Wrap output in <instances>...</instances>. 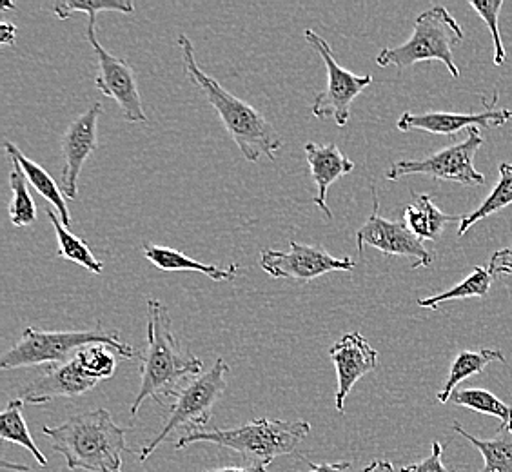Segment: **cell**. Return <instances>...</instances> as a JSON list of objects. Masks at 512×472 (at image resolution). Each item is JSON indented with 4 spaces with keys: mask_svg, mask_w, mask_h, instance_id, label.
<instances>
[{
    "mask_svg": "<svg viewBox=\"0 0 512 472\" xmlns=\"http://www.w3.org/2000/svg\"><path fill=\"white\" fill-rule=\"evenodd\" d=\"M99 380L89 376L75 354L69 362L51 365L46 373L40 374L28 387L22 389L20 398L31 405H44L57 398H77L95 389Z\"/></svg>",
    "mask_w": 512,
    "mask_h": 472,
    "instance_id": "16",
    "label": "cell"
},
{
    "mask_svg": "<svg viewBox=\"0 0 512 472\" xmlns=\"http://www.w3.org/2000/svg\"><path fill=\"white\" fill-rule=\"evenodd\" d=\"M11 175V200H10V220L15 227H30L37 222V206L33 202V197L28 191V180L24 177V171L20 168L19 162L15 158H10Z\"/></svg>",
    "mask_w": 512,
    "mask_h": 472,
    "instance_id": "28",
    "label": "cell"
},
{
    "mask_svg": "<svg viewBox=\"0 0 512 472\" xmlns=\"http://www.w3.org/2000/svg\"><path fill=\"white\" fill-rule=\"evenodd\" d=\"M512 204V164L509 162H502L500 164V178L494 186L493 193L483 200L482 206L478 207L471 215H463V220L460 222V229H458V236H463L471 227L480 222L483 218H489L494 213L502 211L505 207Z\"/></svg>",
    "mask_w": 512,
    "mask_h": 472,
    "instance_id": "25",
    "label": "cell"
},
{
    "mask_svg": "<svg viewBox=\"0 0 512 472\" xmlns=\"http://www.w3.org/2000/svg\"><path fill=\"white\" fill-rule=\"evenodd\" d=\"M451 402L454 405H462L476 413L489 414V416H496L503 427H507L512 433V407L509 404L502 402L496 394L485 389H478V387H469V389H456Z\"/></svg>",
    "mask_w": 512,
    "mask_h": 472,
    "instance_id": "27",
    "label": "cell"
},
{
    "mask_svg": "<svg viewBox=\"0 0 512 472\" xmlns=\"http://www.w3.org/2000/svg\"><path fill=\"white\" fill-rule=\"evenodd\" d=\"M86 39L95 51L97 64H99V73L95 79L97 89L104 97L113 99L119 104L122 115L131 124L148 122L142 99H140L135 71L129 66L128 60L115 57L106 48H102V44L97 39V20H89Z\"/></svg>",
    "mask_w": 512,
    "mask_h": 472,
    "instance_id": "10",
    "label": "cell"
},
{
    "mask_svg": "<svg viewBox=\"0 0 512 472\" xmlns=\"http://www.w3.org/2000/svg\"><path fill=\"white\" fill-rule=\"evenodd\" d=\"M177 44L186 77L202 91L207 102L217 111L242 157L247 162H258L260 157L275 160L276 153L282 149V138L273 124L258 109L231 95L217 79L202 71L195 59L193 42L186 35H178Z\"/></svg>",
    "mask_w": 512,
    "mask_h": 472,
    "instance_id": "1",
    "label": "cell"
},
{
    "mask_svg": "<svg viewBox=\"0 0 512 472\" xmlns=\"http://www.w3.org/2000/svg\"><path fill=\"white\" fill-rule=\"evenodd\" d=\"M373 195V213L365 220L364 226L356 231V249L358 255H364L365 246L375 247L387 256H407L413 258L411 269L431 267L433 255L424 247V242L414 236L404 222H389L380 217V202L375 186Z\"/></svg>",
    "mask_w": 512,
    "mask_h": 472,
    "instance_id": "12",
    "label": "cell"
},
{
    "mask_svg": "<svg viewBox=\"0 0 512 472\" xmlns=\"http://www.w3.org/2000/svg\"><path fill=\"white\" fill-rule=\"evenodd\" d=\"M489 273L498 278V276L512 275V247H505L496 251L491 260H489Z\"/></svg>",
    "mask_w": 512,
    "mask_h": 472,
    "instance_id": "33",
    "label": "cell"
},
{
    "mask_svg": "<svg viewBox=\"0 0 512 472\" xmlns=\"http://www.w3.org/2000/svg\"><path fill=\"white\" fill-rule=\"evenodd\" d=\"M227 373H229V365L224 358H218L209 371L191 378L188 384L180 387L175 393V404L169 409L168 420L164 423V427L151 442L142 447L138 460L146 462L149 456L160 447V443L166 442L178 429H184L186 433L189 429H198L209 423L215 405L226 391Z\"/></svg>",
    "mask_w": 512,
    "mask_h": 472,
    "instance_id": "7",
    "label": "cell"
},
{
    "mask_svg": "<svg viewBox=\"0 0 512 472\" xmlns=\"http://www.w3.org/2000/svg\"><path fill=\"white\" fill-rule=\"evenodd\" d=\"M453 429L465 436L482 454L483 467L478 472H512V433L507 427L500 425L493 440H478L458 422L453 423Z\"/></svg>",
    "mask_w": 512,
    "mask_h": 472,
    "instance_id": "22",
    "label": "cell"
},
{
    "mask_svg": "<svg viewBox=\"0 0 512 472\" xmlns=\"http://www.w3.org/2000/svg\"><path fill=\"white\" fill-rule=\"evenodd\" d=\"M469 6L489 26L494 42V66H502L505 59H507V51L503 48L502 35H500V28H498V15L502 10L503 0H471Z\"/></svg>",
    "mask_w": 512,
    "mask_h": 472,
    "instance_id": "31",
    "label": "cell"
},
{
    "mask_svg": "<svg viewBox=\"0 0 512 472\" xmlns=\"http://www.w3.org/2000/svg\"><path fill=\"white\" fill-rule=\"evenodd\" d=\"M413 204L405 207L404 224L407 229L418 236L422 242L424 240H438L444 233L447 224L462 222L463 215H447L440 207H436L433 198L429 195H420V193H411Z\"/></svg>",
    "mask_w": 512,
    "mask_h": 472,
    "instance_id": "19",
    "label": "cell"
},
{
    "mask_svg": "<svg viewBox=\"0 0 512 472\" xmlns=\"http://www.w3.org/2000/svg\"><path fill=\"white\" fill-rule=\"evenodd\" d=\"M117 351L106 344H93L88 347H82L77 356L82 362V367L88 371L89 376L95 380H109L117 367H119V358Z\"/></svg>",
    "mask_w": 512,
    "mask_h": 472,
    "instance_id": "30",
    "label": "cell"
},
{
    "mask_svg": "<svg viewBox=\"0 0 512 472\" xmlns=\"http://www.w3.org/2000/svg\"><path fill=\"white\" fill-rule=\"evenodd\" d=\"M104 106L102 102H93L82 115L69 124L62 140L60 149L64 157V168L60 177V189L66 200L79 197V178L82 168L95 149L99 148V120Z\"/></svg>",
    "mask_w": 512,
    "mask_h": 472,
    "instance_id": "13",
    "label": "cell"
},
{
    "mask_svg": "<svg viewBox=\"0 0 512 472\" xmlns=\"http://www.w3.org/2000/svg\"><path fill=\"white\" fill-rule=\"evenodd\" d=\"M304 149H306L307 164L311 169V178L316 186L313 204L324 211L325 217L333 218V213L327 206V191L336 180L344 178L355 169V162L345 157L336 144L306 142Z\"/></svg>",
    "mask_w": 512,
    "mask_h": 472,
    "instance_id": "17",
    "label": "cell"
},
{
    "mask_svg": "<svg viewBox=\"0 0 512 472\" xmlns=\"http://www.w3.org/2000/svg\"><path fill=\"white\" fill-rule=\"evenodd\" d=\"M142 255L149 260L153 266L164 271V273H173V271H191V273H202V275L215 280V282H231L235 280L240 271L237 264L229 267L211 266V264H202L198 260H193L189 256L180 253L177 249L171 247L155 246V244H146L142 247Z\"/></svg>",
    "mask_w": 512,
    "mask_h": 472,
    "instance_id": "18",
    "label": "cell"
},
{
    "mask_svg": "<svg viewBox=\"0 0 512 472\" xmlns=\"http://www.w3.org/2000/svg\"><path fill=\"white\" fill-rule=\"evenodd\" d=\"M93 344L109 345L122 358H133L140 354L120 340L119 331H106L102 327L80 331H39L35 327H26L19 342L2 354L0 369L10 371L22 367L66 364L82 347Z\"/></svg>",
    "mask_w": 512,
    "mask_h": 472,
    "instance_id": "5",
    "label": "cell"
},
{
    "mask_svg": "<svg viewBox=\"0 0 512 472\" xmlns=\"http://www.w3.org/2000/svg\"><path fill=\"white\" fill-rule=\"evenodd\" d=\"M493 362H505V354L500 349H482V351H462L451 364L449 376L444 389L436 394V400L440 404H447L451 400L454 391L463 380L471 378L474 374L482 373L483 369Z\"/></svg>",
    "mask_w": 512,
    "mask_h": 472,
    "instance_id": "21",
    "label": "cell"
},
{
    "mask_svg": "<svg viewBox=\"0 0 512 472\" xmlns=\"http://www.w3.org/2000/svg\"><path fill=\"white\" fill-rule=\"evenodd\" d=\"M329 358L335 364V405L340 413L345 411V398L353 391L356 382L378 367V351L371 347L360 333H347L329 349Z\"/></svg>",
    "mask_w": 512,
    "mask_h": 472,
    "instance_id": "15",
    "label": "cell"
},
{
    "mask_svg": "<svg viewBox=\"0 0 512 472\" xmlns=\"http://www.w3.org/2000/svg\"><path fill=\"white\" fill-rule=\"evenodd\" d=\"M202 472H269L262 465H244V467H218V469H206Z\"/></svg>",
    "mask_w": 512,
    "mask_h": 472,
    "instance_id": "36",
    "label": "cell"
},
{
    "mask_svg": "<svg viewBox=\"0 0 512 472\" xmlns=\"http://www.w3.org/2000/svg\"><path fill=\"white\" fill-rule=\"evenodd\" d=\"M307 44L324 60L327 71V86L322 93L316 95L311 106L313 117L325 120L333 118L338 128H345L351 120V106L353 100L373 84V75H355L349 69L342 68L336 62L331 46L324 37H320L313 30L304 31Z\"/></svg>",
    "mask_w": 512,
    "mask_h": 472,
    "instance_id": "8",
    "label": "cell"
},
{
    "mask_svg": "<svg viewBox=\"0 0 512 472\" xmlns=\"http://www.w3.org/2000/svg\"><path fill=\"white\" fill-rule=\"evenodd\" d=\"M355 266L349 256L335 258L322 246H304L298 242H291L289 251L264 249L260 253V267L271 278H287L300 282H311L318 276L333 271H353Z\"/></svg>",
    "mask_w": 512,
    "mask_h": 472,
    "instance_id": "11",
    "label": "cell"
},
{
    "mask_svg": "<svg viewBox=\"0 0 512 472\" xmlns=\"http://www.w3.org/2000/svg\"><path fill=\"white\" fill-rule=\"evenodd\" d=\"M311 433V423L298 420H269L258 418L235 429H189L178 438L175 449H184L191 443H215L242 454L253 465L266 467L280 456L295 453L298 445Z\"/></svg>",
    "mask_w": 512,
    "mask_h": 472,
    "instance_id": "4",
    "label": "cell"
},
{
    "mask_svg": "<svg viewBox=\"0 0 512 472\" xmlns=\"http://www.w3.org/2000/svg\"><path fill=\"white\" fill-rule=\"evenodd\" d=\"M309 465V472H349L351 463L338 462V463H313L307 462Z\"/></svg>",
    "mask_w": 512,
    "mask_h": 472,
    "instance_id": "34",
    "label": "cell"
},
{
    "mask_svg": "<svg viewBox=\"0 0 512 472\" xmlns=\"http://www.w3.org/2000/svg\"><path fill=\"white\" fill-rule=\"evenodd\" d=\"M15 39H17V26L10 24V22H2L0 24V40H2V44L4 46H11V44H15Z\"/></svg>",
    "mask_w": 512,
    "mask_h": 472,
    "instance_id": "35",
    "label": "cell"
},
{
    "mask_svg": "<svg viewBox=\"0 0 512 472\" xmlns=\"http://www.w3.org/2000/svg\"><path fill=\"white\" fill-rule=\"evenodd\" d=\"M462 40V26L451 15V11L444 6H433L418 15L411 39L396 48L380 51L376 64L380 68L394 66L402 73L416 62L440 60L447 66L453 79H460V69L454 64L453 46Z\"/></svg>",
    "mask_w": 512,
    "mask_h": 472,
    "instance_id": "6",
    "label": "cell"
},
{
    "mask_svg": "<svg viewBox=\"0 0 512 472\" xmlns=\"http://www.w3.org/2000/svg\"><path fill=\"white\" fill-rule=\"evenodd\" d=\"M498 91H494L493 99L489 100L482 95L483 109L478 113H447V111H431L424 115H414L405 111L396 128L400 131H425L433 135H447L453 137L463 129H493L507 124L512 118L511 109H498Z\"/></svg>",
    "mask_w": 512,
    "mask_h": 472,
    "instance_id": "14",
    "label": "cell"
},
{
    "mask_svg": "<svg viewBox=\"0 0 512 472\" xmlns=\"http://www.w3.org/2000/svg\"><path fill=\"white\" fill-rule=\"evenodd\" d=\"M128 431L102 407L71 416L57 427H42L51 449L66 458L69 471L86 472H122V454L129 451Z\"/></svg>",
    "mask_w": 512,
    "mask_h": 472,
    "instance_id": "2",
    "label": "cell"
},
{
    "mask_svg": "<svg viewBox=\"0 0 512 472\" xmlns=\"http://www.w3.org/2000/svg\"><path fill=\"white\" fill-rule=\"evenodd\" d=\"M202 360L182 351L177 336L173 333V320L169 309L160 300H148V329H146V351L140 364V387L137 398L131 405V416L151 398L162 404V396H173L186 376L202 374Z\"/></svg>",
    "mask_w": 512,
    "mask_h": 472,
    "instance_id": "3",
    "label": "cell"
},
{
    "mask_svg": "<svg viewBox=\"0 0 512 472\" xmlns=\"http://www.w3.org/2000/svg\"><path fill=\"white\" fill-rule=\"evenodd\" d=\"M442 456H444V445L440 442H433V451L425 460L411 463V465H404L400 472H458L453 471V469H447Z\"/></svg>",
    "mask_w": 512,
    "mask_h": 472,
    "instance_id": "32",
    "label": "cell"
},
{
    "mask_svg": "<svg viewBox=\"0 0 512 472\" xmlns=\"http://www.w3.org/2000/svg\"><path fill=\"white\" fill-rule=\"evenodd\" d=\"M24 404L26 402L22 398H15V400H11L10 404L6 405V409L0 414V438L4 442L22 445L24 449H28L35 456V460L39 462L40 467H46L48 458L44 456V453H40L37 443L33 442L28 423H26L24 414H22Z\"/></svg>",
    "mask_w": 512,
    "mask_h": 472,
    "instance_id": "24",
    "label": "cell"
},
{
    "mask_svg": "<svg viewBox=\"0 0 512 472\" xmlns=\"http://www.w3.org/2000/svg\"><path fill=\"white\" fill-rule=\"evenodd\" d=\"M494 276L489 273L487 267H474L473 273L467 276L458 286L447 289L440 295L431 298H420L418 305L427 309H438L440 305L449 300H465V298H483L489 295L493 286Z\"/></svg>",
    "mask_w": 512,
    "mask_h": 472,
    "instance_id": "26",
    "label": "cell"
},
{
    "mask_svg": "<svg viewBox=\"0 0 512 472\" xmlns=\"http://www.w3.org/2000/svg\"><path fill=\"white\" fill-rule=\"evenodd\" d=\"M362 472H394V467L391 462L376 460V462L369 463Z\"/></svg>",
    "mask_w": 512,
    "mask_h": 472,
    "instance_id": "37",
    "label": "cell"
},
{
    "mask_svg": "<svg viewBox=\"0 0 512 472\" xmlns=\"http://www.w3.org/2000/svg\"><path fill=\"white\" fill-rule=\"evenodd\" d=\"M483 146L480 129H469V135L458 144L442 149L422 160H398L387 169V180H400L407 175H427L438 180L458 182L463 186H482L485 177L474 168V157Z\"/></svg>",
    "mask_w": 512,
    "mask_h": 472,
    "instance_id": "9",
    "label": "cell"
},
{
    "mask_svg": "<svg viewBox=\"0 0 512 472\" xmlns=\"http://www.w3.org/2000/svg\"><path fill=\"white\" fill-rule=\"evenodd\" d=\"M46 215L50 218L51 226H53L55 235H57V244H59L57 256L88 269L89 273H93V275H100L104 271V264L91 253L88 244L79 236L73 235L68 226L62 224V220H60L57 213H53L51 209H46Z\"/></svg>",
    "mask_w": 512,
    "mask_h": 472,
    "instance_id": "23",
    "label": "cell"
},
{
    "mask_svg": "<svg viewBox=\"0 0 512 472\" xmlns=\"http://www.w3.org/2000/svg\"><path fill=\"white\" fill-rule=\"evenodd\" d=\"M4 149H6L8 157L15 158L19 162L20 168L24 171V177L30 182L31 186L35 187V191L39 193L40 197L46 198L51 206L57 207L62 224L69 226L71 215H69L68 202H66V197H64L59 184L53 180L50 173L26 157L10 140L4 144Z\"/></svg>",
    "mask_w": 512,
    "mask_h": 472,
    "instance_id": "20",
    "label": "cell"
},
{
    "mask_svg": "<svg viewBox=\"0 0 512 472\" xmlns=\"http://www.w3.org/2000/svg\"><path fill=\"white\" fill-rule=\"evenodd\" d=\"M53 11L60 20H68L73 17V13H86L89 20H97V15L102 11H120L124 15H133L135 4L131 0H73L53 4Z\"/></svg>",
    "mask_w": 512,
    "mask_h": 472,
    "instance_id": "29",
    "label": "cell"
}]
</instances>
